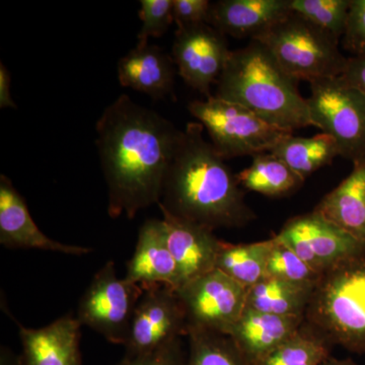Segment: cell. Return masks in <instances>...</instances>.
<instances>
[{"label":"cell","instance_id":"24","mask_svg":"<svg viewBox=\"0 0 365 365\" xmlns=\"http://www.w3.org/2000/svg\"><path fill=\"white\" fill-rule=\"evenodd\" d=\"M242 188L266 196H282L299 188L304 178L271 153L254 155L253 162L237 175Z\"/></svg>","mask_w":365,"mask_h":365},{"label":"cell","instance_id":"17","mask_svg":"<svg viewBox=\"0 0 365 365\" xmlns=\"http://www.w3.org/2000/svg\"><path fill=\"white\" fill-rule=\"evenodd\" d=\"M292 13V0H220L211 4L208 25L225 36L253 40Z\"/></svg>","mask_w":365,"mask_h":365},{"label":"cell","instance_id":"28","mask_svg":"<svg viewBox=\"0 0 365 365\" xmlns=\"http://www.w3.org/2000/svg\"><path fill=\"white\" fill-rule=\"evenodd\" d=\"M273 239L274 246L269 256L266 276L299 287L314 288L322 274L307 265L275 237Z\"/></svg>","mask_w":365,"mask_h":365},{"label":"cell","instance_id":"35","mask_svg":"<svg viewBox=\"0 0 365 365\" xmlns=\"http://www.w3.org/2000/svg\"><path fill=\"white\" fill-rule=\"evenodd\" d=\"M0 365H23L20 355L2 346L0 350Z\"/></svg>","mask_w":365,"mask_h":365},{"label":"cell","instance_id":"7","mask_svg":"<svg viewBox=\"0 0 365 365\" xmlns=\"http://www.w3.org/2000/svg\"><path fill=\"white\" fill-rule=\"evenodd\" d=\"M307 98L314 126L332 136L341 157L365 160V96L341 76L312 81Z\"/></svg>","mask_w":365,"mask_h":365},{"label":"cell","instance_id":"13","mask_svg":"<svg viewBox=\"0 0 365 365\" xmlns=\"http://www.w3.org/2000/svg\"><path fill=\"white\" fill-rule=\"evenodd\" d=\"M0 244L11 250H41L72 256L93 251L47 237L34 222L25 199L6 175L0 176Z\"/></svg>","mask_w":365,"mask_h":365},{"label":"cell","instance_id":"20","mask_svg":"<svg viewBox=\"0 0 365 365\" xmlns=\"http://www.w3.org/2000/svg\"><path fill=\"white\" fill-rule=\"evenodd\" d=\"M313 211L365 242V160L354 163L349 176L327 194Z\"/></svg>","mask_w":365,"mask_h":365},{"label":"cell","instance_id":"26","mask_svg":"<svg viewBox=\"0 0 365 365\" xmlns=\"http://www.w3.org/2000/svg\"><path fill=\"white\" fill-rule=\"evenodd\" d=\"M189 352L185 365H253L242 354L230 336L191 331Z\"/></svg>","mask_w":365,"mask_h":365},{"label":"cell","instance_id":"21","mask_svg":"<svg viewBox=\"0 0 365 365\" xmlns=\"http://www.w3.org/2000/svg\"><path fill=\"white\" fill-rule=\"evenodd\" d=\"M313 290L266 276L249 288L246 307L275 316L304 318Z\"/></svg>","mask_w":365,"mask_h":365},{"label":"cell","instance_id":"2","mask_svg":"<svg viewBox=\"0 0 365 365\" xmlns=\"http://www.w3.org/2000/svg\"><path fill=\"white\" fill-rule=\"evenodd\" d=\"M199 122L181 131L158 206L181 220L216 230L242 227L256 218L237 175L203 135Z\"/></svg>","mask_w":365,"mask_h":365},{"label":"cell","instance_id":"4","mask_svg":"<svg viewBox=\"0 0 365 365\" xmlns=\"http://www.w3.org/2000/svg\"><path fill=\"white\" fill-rule=\"evenodd\" d=\"M304 325L329 344L365 354V255L340 262L322 274Z\"/></svg>","mask_w":365,"mask_h":365},{"label":"cell","instance_id":"34","mask_svg":"<svg viewBox=\"0 0 365 365\" xmlns=\"http://www.w3.org/2000/svg\"><path fill=\"white\" fill-rule=\"evenodd\" d=\"M11 78L6 66L2 62H0V108H13L16 109V103H14L11 93Z\"/></svg>","mask_w":365,"mask_h":365},{"label":"cell","instance_id":"15","mask_svg":"<svg viewBox=\"0 0 365 365\" xmlns=\"http://www.w3.org/2000/svg\"><path fill=\"white\" fill-rule=\"evenodd\" d=\"M23 365H83L81 323L71 313L42 328L18 323Z\"/></svg>","mask_w":365,"mask_h":365},{"label":"cell","instance_id":"10","mask_svg":"<svg viewBox=\"0 0 365 365\" xmlns=\"http://www.w3.org/2000/svg\"><path fill=\"white\" fill-rule=\"evenodd\" d=\"M275 237L321 274L340 262L365 255V242L314 211L288 220Z\"/></svg>","mask_w":365,"mask_h":365},{"label":"cell","instance_id":"16","mask_svg":"<svg viewBox=\"0 0 365 365\" xmlns=\"http://www.w3.org/2000/svg\"><path fill=\"white\" fill-rule=\"evenodd\" d=\"M124 278L143 288L165 285L177 290L181 287L179 269L168 246L163 220H148L141 225Z\"/></svg>","mask_w":365,"mask_h":365},{"label":"cell","instance_id":"1","mask_svg":"<svg viewBox=\"0 0 365 365\" xmlns=\"http://www.w3.org/2000/svg\"><path fill=\"white\" fill-rule=\"evenodd\" d=\"M110 217H135L160 203L181 130L127 95L108 106L96 125Z\"/></svg>","mask_w":365,"mask_h":365},{"label":"cell","instance_id":"23","mask_svg":"<svg viewBox=\"0 0 365 365\" xmlns=\"http://www.w3.org/2000/svg\"><path fill=\"white\" fill-rule=\"evenodd\" d=\"M273 246L274 239L252 244L222 242L215 268L249 289L266 277Z\"/></svg>","mask_w":365,"mask_h":365},{"label":"cell","instance_id":"22","mask_svg":"<svg viewBox=\"0 0 365 365\" xmlns=\"http://www.w3.org/2000/svg\"><path fill=\"white\" fill-rule=\"evenodd\" d=\"M269 153L282 160L304 179L340 155L335 139L324 132L309 138L292 134Z\"/></svg>","mask_w":365,"mask_h":365},{"label":"cell","instance_id":"8","mask_svg":"<svg viewBox=\"0 0 365 365\" xmlns=\"http://www.w3.org/2000/svg\"><path fill=\"white\" fill-rule=\"evenodd\" d=\"M143 288L118 277L113 261L93 276L78 302L76 319L114 344L125 345Z\"/></svg>","mask_w":365,"mask_h":365},{"label":"cell","instance_id":"36","mask_svg":"<svg viewBox=\"0 0 365 365\" xmlns=\"http://www.w3.org/2000/svg\"><path fill=\"white\" fill-rule=\"evenodd\" d=\"M321 365H359L357 364H355L354 361H353L352 359H333V357H331V359H329L327 360V361L324 362V364H322Z\"/></svg>","mask_w":365,"mask_h":365},{"label":"cell","instance_id":"5","mask_svg":"<svg viewBox=\"0 0 365 365\" xmlns=\"http://www.w3.org/2000/svg\"><path fill=\"white\" fill-rule=\"evenodd\" d=\"M253 40L265 46L295 81L337 78L347 62L338 48L339 41L294 11Z\"/></svg>","mask_w":365,"mask_h":365},{"label":"cell","instance_id":"9","mask_svg":"<svg viewBox=\"0 0 365 365\" xmlns=\"http://www.w3.org/2000/svg\"><path fill=\"white\" fill-rule=\"evenodd\" d=\"M248 290L216 268L185 283L176 292L186 314L187 332L230 335L246 309Z\"/></svg>","mask_w":365,"mask_h":365},{"label":"cell","instance_id":"3","mask_svg":"<svg viewBox=\"0 0 365 365\" xmlns=\"http://www.w3.org/2000/svg\"><path fill=\"white\" fill-rule=\"evenodd\" d=\"M216 85L215 97L241 105L274 126L292 132L314 126L297 81L258 41L230 51Z\"/></svg>","mask_w":365,"mask_h":365},{"label":"cell","instance_id":"6","mask_svg":"<svg viewBox=\"0 0 365 365\" xmlns=\"http://www.w3.org/2000/svg\"><path fill=\"white\" fill-rule=\"evenodd\" d=\"M188 110L206 129L213 148L225 160L269 153L294 134L268 123L241 105L215 96L190 103Z\"/></svg>","mask_w":365,"mask_h":365},{"label":"cell","instance_id":"12","mask_svg":"<svg viewBox=\"0 0 365 365\" xmlns=\"http://www.w3.org/2000/svg\"><path fill=\"white\" fill-rule=\"evenodd\" d=\"M230 51L225 36L208 24L178 29L172 48L180 76L192 88L210 97Z\"/></svg>","mask_w":365,"mask_h":365},{"label":"cell","instance_id":"32","mask_svg":"<svg viewBox=\"0 0 365 365\" xmlns=\"http://www.w3.org/2000/svg\"><path fill=\"white\" fill-rule=\"evenodd\" d=\"M211 4L208 0H173V18L178 29L208 24Z\"/></svg>","mask_w":365,"mask_h":365},{"label":"cell","instance_id":"25","mask_svg":"<svg viewBox=\"0 0 365 365\" xmlns=\"http://www.w3.org/2000/svg\"><path fill=\"white\" fill-rule=\"evenodd\" d=\"M333 346L302 324L294 336L257 365H321L331 359Z\"/></svg>","mask_w":365,"mask_h":365},{"label":"cell","instance_id":"33","mask_svg":"<svg viewBox=\"0 0 365 365\" xmlns=\"http://www.w3.org/2000/svg\"><path fill=\"white\" fill-rule=\"evenodd\" d=\"M341 78L365 96V55L347 58Z\"/></svg>","mask_w":365,"mask_h":365},{"label":"cell","instance_id":"30","mask_svg":"<svg viewBox=\"0 0 365 365\" xmlns=\"http://www.w3.org/2000/svg\"><path fill=\"white\" fill-rule=\"evenodd\" d=\"M342 42L352 56L365 55V0H351Z\"/></svg>","mask_w":365,"mask_h":365},{"label":"cell","instance_id":"27","mask_svg":"<svg viewBox=\"0 0 365 365\" xmlns=\"http://www.w3.org/2000/svg\"><path fill=\"white\" fill-rule=\"evenodd\" d=\"M351 0H292L294 13L339 41L344 35Z\"/></svg>","mask_w":365,"mask_h":365},{"label":"cell","instance_id":"18","mask_svg":"<svg viewBox=\"0 0 365 365\" xmlns=\"http://www.w3.org/2000/svg\"><path fill=\"white\" fill-rule=\"evenodd\" d=\"M302 324L304 318L275 316L246 307L228 336L247 359L257 365L269 353L294 336Z\"/></svg>","mask_w":365,"mask_h":365},{"label":"cell","instance_id":"19","mask_svg":"<svg viewBox=\"0 0 365 365\" xmlns=\"http://www.w3.org/2000/svg\"><path fill=\"white\" fill-rule=\"evenodd\" d=\"M172 58L155 45H137L118 62L120 85L155 100L170 95L175 71Z\"/></svg>","mask_w":365,"mask_h":365},{"label":"cell","instance_id":"31","mask_svg":"<svg viewBox=\"0 0 365 365\" xmlns=\"http://www.w3.org/2000/svg\"><path fill=\"white\" fill-rule=\"evenodd\" d=\"M187 355L182 346V338L170 341L148 354L127 357L116 365H185Z\"/></svg>","mask_w":365,"mask_h":365},{"label":"cell","instance_id":"11","mask_svg":"<svg viewBox=\"0 0 365 365\" xmlns=\"http://www.w3.org/2000/svg\"><path fill=\"white\" fill-rule=\"evenodd\" d=\"M186 314L176 290L165 285L143 288L125 343V356L153 352L187 335Z\"/></svg>","mask_w":365,"mask_h":365},{"label":"cell","instance_id":"14","mask_svg":"<svg viewBox=\"0 0 365 365\" xmlns=\"http://www.w3.org/2000/svg\"><path fill=\"white\" fill-rule=\"evenodd\" d=\"M162 211L165 239L179 269L181 287L215 270L222 241L213 230Z\"/></svg>","mask_w":365,"mask_h":365},{"label":"cell","instance_id":"29","mask_svg":"<svg viewBox=\"0 0 365 365\" xmlns=\"http://www.w3.org/2000/svg\"><path fill=\"white\" fill-rule=\"evenodd\" d=\"M139 18L143 26L137 45L148 44L150 38L162 37L174 21L173 0H141Z\"/></svg>","mask_w":365,"mask_h":365}]
</instances>
